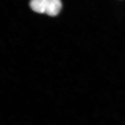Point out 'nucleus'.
Masks as SVG:
<instances>
[{
  "mask_svg": "<svg viewBox=\"0 0 125 125\" xmlns=\"http://www.w3.org/2000/svg\"><path fill=\"white\" fill-rule=\"evenodd\" d=\"M48 0H31L30 6L34 11L38 13H45Z\"/></svg>",
  "mask_w": 125,
  "mask_h": 125,
  "instance_id": "obj_2",
  "label": "nucleus"
},
{
  "mask_svg": "<svg viewBox=\"0 0 125 125\" xmlns=\"http://www.w3.org/2000/svg\"><path fill=\"white\" fill-rule=\"evenodd\" d=\"M62 8V3L60 0H48L45 13L50 16H56Z\"/></svg>",
  "mask_w": 125,
  "mask_h": 125,
  "instance_id": "obj_1",
  "label": "nucleus"
}]
</instances>
